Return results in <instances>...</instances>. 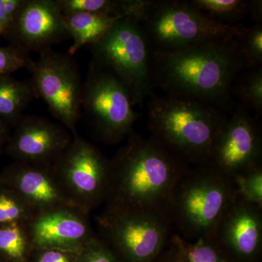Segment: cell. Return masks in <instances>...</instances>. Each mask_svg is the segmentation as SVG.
<instances>
[{
  "instance_id": "3",
  "label": "cell",
  "mask_w": 262,
  "mask_h": 262,
  "mask_svg": "<svg viewBox=\"0 0 262 262\" xmlns=\"http://www.w3.org/2000/svg\"><path fill=\"white\" fill-rule=\"evenodd\" d=\"M151 137L189 166L206 165L228 115L193 98L151 95L147 104Z\"/></svg>"
},
{
  "instance_id": "17",
  "label": "cell",
  "mask_w": 262,
  "mask_h": 262,
  "mask_svg": "<svg viewBox=\"0 0 262 262\" xmlns=\"http://www.w3.org/2000/svg\"><path fill=\"white\" fill-rule=\"evenodd\" d=\"M37 98L32 81L0 75V119L13 128L33 100Z\"/></svg>"
},
{
  "instance_id": "18",
  "label": "cell",
  "mask_w": 262,
  "mask_h": 262,
  "mask_svg": "<svg viewBox=\"0 0 262 262\" xmlns=\"http://www.w3.org/2000/svg\"><path fill=\"white\" fill-rule=\"evenodd\" d=\"M126 15L77 13L63 15L67 30L73 44L67 53L74 56L80 48L98 42L119 19Z\"/></svg>"
},
{
  "instance_id": "21",
  "label": "cell",
  "mask_w": 262,
  "mask_h": 262,
  "mask_svg": "<svg viewBox=\"0 0 262 262\" xmlns=\"http://www.w3.org/2000/svg\"><path fill=\"white\" fill-rule=\"evenodd\" d=\"M231 41L242 71L261 66L262 23L250 27L242 24Z\"/></svg>"
},
{
  "instance_id": "15",
  "label": "cell",
  "mask_w": 262,
  "mask_h": 262,
  "mask_svg": "<svg viewBox=\"0 0 262 262\" xmlns=\"http://www.w3.org/2000/svg\"><path fill=\"white\" fill-rule=\"evenodd\" d=\"M5 39L29 52L41 53L71 39L55 0H25Z\"/></svg>"
},
{
  "instance_id": "33",
  "label": "cell",
  "mask_w": 262,
  "mask_h": 262,
  "mask_svg": "<svg viewBox=\"0 0 262 262\" xmlns=\"http://www.w3.org/2000/svg\"><path fill=\"white\" fill-rule=\"evenodd\" d=\"M168 248L169 256H170V260L168 262H183L178 248H177V246L174 244L173 239H172V236L170 237V241H169Z\"/></svg>"
},
{
  "instance_id": "6",
  "label": "cell",
  "mask_w": 262,
  "mask_h": 262,
  "mask_svg": "<svg viewBox=\"0 0 262 262\" xmlns=\"http://www.w3.org/2000/svg\"><path fill=\"white\" fill-rule=\"evenodd\" d=\"M89 48L93 56L91 62L121 81L128 90L134 106L142 105L152 95L151 51L135 15L119 19Z\"/></svg>"
},
{
  "instance_id": "10",
  "label": "cell",
  "mask_w": 262,
  "mask_h": 262,
  "mask_svg": "<svg viewBox=\"0 0 262 262\" xmlns=\"http://www.w3.org/2000/svg\"><path fill=\"white\" fill-rule=\"evenodd\" d=\"M29 72L37 97L43 99L62 125L77 134L76 126L82 115L83 82L73 56L48 50L39 53Z\"/></svg>"
},
{
  "instance_id": "7",
  "label": "cell",
  "mask_w": 262,
  "mask_h": 262,
  "mask_svg": "<svg viewBox=\"0 0 262 262\" xmlns=\"http://www.w3.org/2000/svg\"><path fill=\"white\" fill-rule=\"evenodd\" d=\"M96 222L98 237L127 262H154L173 233L164 215L106 207Z\"/></svg>"
},
{
  "instance_id": "23",
  "label": "cell",
  "mask_w": 262,
  "mask_h": 262,
  "mask_svg": "<svg viewBox=\"0 0 262 262\" xmlns=\"http://www.w3.org/2000/svg\"><path fill=\"white\" fill-rule=\"evenodd\" d=\"M191 4L208 18L224 25H236L248 14L246 0H192Z\"/></svg>"
},
{
  "instance_id": "31",
  "label": "cell",
  "mask_w": 262,
  "mask_h": 262,
  "mask_svg": "<svg viewBox=\"0 0 262 262\" xmlns=\"http://www.w3.org/2000/svg\"><path fill=\"white\" fill-rule=\"evenodd\" d=\"M248 14L251 15L253 21L256 23H262V2L261 0L249 1Z\"/></svg>"
},
{
  "instance_id": "14",
  "label": "cell",
  "mask_w": 262,
  "mask_h": 262,
  "mask_svg": "<svg viewBox=\"0 0 262 262\" xmlns=\"http://www.w3.org/2000/svg\"><path fill=\"white\" fill-rule=\"evenodd\" d=\"M0 183L16 192L34 215L58 208H77L62 189L53 165L13 161L0 172Z\"/></svg>"
},
{
  "instance_id": "16",
  "label": "cell",
  "mask_w": 262,
  "mask_h": 262,
  "mask_svg": "<svg viewBox=\"0 0 262 262\" xmlns=\"http://www.w3.org/2000/svg\"><path fill=\"white\" fill-rule=\"evenodd\" d=\"M89 213L63 208L34 215L27 224L33 248H60L80 251L97 236Z\"/></svg>"
},
{
  "instance_id": "4",
  "label": "cell",
  "mask_w": 262,
  "mask_h": 262,
  "mask_svg": "<svg viewBox=\"0 0 262 262\" xmlns=\"http://www.w3.org/2000/svg\"><path fill=\"white\" fill-rule=\"evenodd\" d=\"M235 194L232 179L206 165L189 167L169 202L168 218L173 232L190 242L211 237Z\"/></svg>"
},
{
  "instance_id": "26",
  "label": "cell",
  "mask_w": 262,
  "mask_h": 262,
  "mask_svg": "<svg viewBox=\"0 0 262 262\" xmlns=\"http://www.w3.org/2000/svg\"><path fill=\"white\" fill-rule=\"evenodd\" d=\"M232 181L239 195L262 207V165L241 174Z\"/></svg>"
},
{
  "instance_id": "20",
  "label": "cell",
  "mask_w": 262,
  "mask_h": 262,
  "mask_svg": "<svg viewBox=\"0 0 262 262\" xmlns=\"http://www.w3.org/2000/svg\"><path fill=\"white\" fill-rule=\"evenodd\" d=\"M232 98L238 99L239 106L249 113H254L255 118L259 120L262 115V68L241 71L232 83Z\"/></svg>"
},
{
  "instance_id": "24",
  "label": "cell",
  "mask_w": 262,
  "mask_h": 262,
  "mask_svg": "<svg viewBox=\"0 0 262 262\" xmlns=\"http://www.w3.org/2000/svg\"><path fill=\"white\" fill-rule=\"evenodd\" d=\"M172 239L183 262H229L230 260L211 237L190 242L173 232Z\"/></svg>"
},
{
  "instance_id": "27",
  "label": "cell",
  "mask_w": 262,
  "mask_h": 262,
  "mask_svg": "<svg viewBox=\"0 0 262 262\" xmlns=\"http://www.w3.org/2000/svg\"><path fill=\"white\" fill-rule=\"evenodd\" d=\"M34 60L30 53L13 44L0 46V75H12L22 69L29 71Z\"/></svg>"
},
{
  "instance_id": "28",
  "label": "cell",
  "mask_w": 262,
  "mask_h": 262,
  "mask_svg": "<svg viewBox=\"0 0 262 262\" xmlns=\"http://www.w3.org/2000/svg\"><path fill=\"white\" fill-rule=\"evenodd\" d=\"M77 262H119L117 255L103 239L96 236L79 251Z\"/></svg>"
},
{
  "instance_id": "29",
  "label": "cell",
  "mask_w": 262,
  "mask_h": 262,
  "mask_svg": "<svg viewBox=\"0 0 262 262\" xmlns=\"http://www.w3.org/2000/svg\"><path fill=\"white\" fill-rule=\"evenodd\" d=\"M79 251L60 248H34L33 262H77Z\"/></svg>"
},
{
  "instance_id": "2",
  "label": "cell",
  "mask_w": 262,
  "mask_h": 262,
  "mask_svg": "<svg viewBox=\"0 0 262 262\" xmlns=\"http://www.w3.org/2000/svg\"><path fill=\"white\" fill-rule=\"evenodd\" d=\"M169 54L151 56L153 88L233 111L232 83L242 71L231 38Z\"/></svg>"
},
{
  "instance_id": "30",
  "label": "cell",
  "mask_w": 262,
  "mask_h": 262,
  "mask_svg": "<svg viewBox=\"0 0 262 262\" xmlns=\"http://www.w3.org/2000/svg\"><path fill=\"white\" fill-rule=\"evenodd\" d=\"M25 0H0V37H6L13 28Z\"/></svg>"
},
{
  "instance_id": "11",
  "label": "cell",
  "mask_w": 262,
  "mask_h": 262,
  "mask_svg": "<svg viewBox=\"0 0 262 262\" xmlns=\"http://www.w3.org/2000/svg\"><path fill=\"white\" fill-rule=\"evenodd\" d=\"M258 120L236 104L215 138L206 165L232 180L261 166V130Z\"/></svg>"
},
{
  "instance_id": "12",
  "label": "cell",
  "mask_w": 262,
  "mask_h": 262,
  "mask_svg": "<svg viewBox=\"0 0 262 262\" xmlns=\"http://www.w3.org/2000/svg\"><path fill=\"white\" fill-rule=\"evenodd\" d=\"M72 139L63 125L45 117L24 115L12 128L5 153L15 162L52 165Z\"/></svg>"
},
{
  "instance_id": "9",
  "label": "cell",
  "mask_w": 262,
  "mask_h": 262,
  "mask_svg": "<svg viewBox=\"0 0 262 262\" xmlns=\"http://www.w3.org/2000/svg\"><path fill=\"white\" fill-rule=\"evenodd\" d=\"M58 182L77 208L91 213L102 204L107 195L110 159L78 134L72 139L53 163Z\"/></svg>"
},
{
  "instance_id": "13",
  "label": "cell",
  "mask_w": 262,
  "mask_h": 262,
  "mask_svg": "<svg viewBox=\"0 0 262 262\" xmlns=\"http://www.w3.org/2000/svg\"><path fill=\"white\" fill-rule=\"evenodd\" d=\"M210 237L229 258L253 261L261 251L262 207L236 192Z\"/></svg>"
},
{
  "instance_id": "19",
  "label": "cell",
  "mask_w": 262,
  "mask_h": 262,
  "mask_svg": "<svg viewBox=\"0 0 262 262\" xmlns=\"http://www.w3.org/2000/svg\"><path fill=\"white\" fill-rule=\"evenodd\" d=\"M63 15L91 13L107 15L136 14L147 0H55Z\"/></svg>"
},
{
  "instance_id": "22",
  "label": "cell",
  "mask_w": 262,
  "mask_h": 262,
  "mask_svg": "<svg viewBox=\"0 0 262 262\" xmlns=\"http://www.w3.org/2000/svg\"><path fill=\"white\" fill-rule=\"evenodd\" d=\"M32 250L27 224L0 226V256L10 262H27Z\"/></svg>"
},
{
  "instance_id": "32",
  "label": "cell",
  "mask_w": 262,
  "mask_h": 262,
  "mask_svg": "<svg viewBox=\"0 0 262 262\" xmlns=\"http://www.w3.org/2000/svg\"><path fill=\"white\" fill-rule=\"evenodd\" d=\"M11 128L0 119V156L5 152V147L9 141Z\"/></svg>"
},
{
  "instance_id": "25",
  "label": "cell",
  "mask_w": 262,
  "mask_h": 262,
  "mask_svg": "<svg viewBox=\"0 0 262 262\" xmlns=\"http://www.w3.org/2000/svg\"><path fill=\"white\" fill-rule=\"evenodd\" d=\"M34 216V212L23 199L0 183V226L27 224Z\"/></svg>"
},
{
  "instance_id": "1",
  "label": "cell",
  "mask_w": 262,
  "mask_h": 262,
  "mask_svg": "<svg viewBox=\"0 0 262 262\" xmlns=\"http://www.w3.org/2000/svg\"><path fill=\"white\" fill-rule=\"evenodd\" d=\"M189 167L152 138L133 131L110 159L105 207L168 218L174 187Z\"/></svg>"
},
{
  "instance_id": "5",
  "label": "cell",
  "mask_w": 262,
  "mask_h": 262,
  "mask_svg": "<svg viewBox=\"0 0 262 262\" xmlns=\"http://www.w3.org/2000/svg\"><path fill=\"white\" fill-rule=\"evenodd\" d=\"M136 17L145 33L151 56L229 39L242 25L216 23L190 1L179 0H149Z\"/></svg>"
},
{
  "instance_id": "8",
  "label": "cell",
  "mask_w": 262,
  "mask_h": 262,
  "mask_svg": "<svg viewBox=\"0 0 262 262\" xmlns=\"http://www.w3.org/2000/svg\"><path fill=\"white\" fill-rule=\"evenodd\" d=\"M134 107L121 81L91 62L82 85L81 110L100 139L115 144L128 137L139 116Z\"/></svg>"
}]
</instances>
